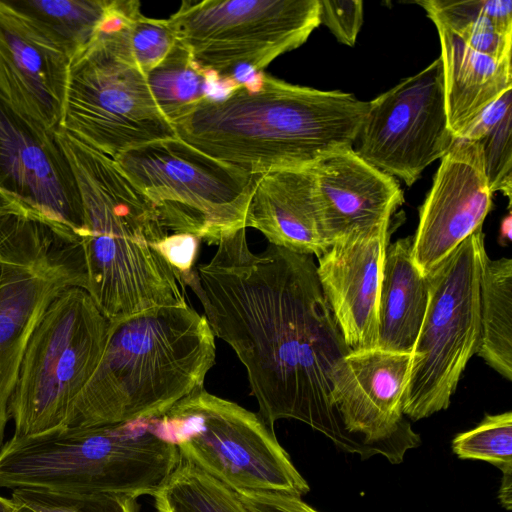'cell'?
<instances>
[{
	"instance_id": "6da1fadb",
	"label": "cell",
	"mask_w": 512,
	"mask_h": 512,
	"mask_svg": "<svg viewBox=\"0 0 512 512\" xmlns=\"http://www.w3.org/2000/svg\"><path fill=\"white\" fill-rule=\"evenodd\" d=\"M183 280L215 337L244 365L264 423L295 419L352 453L333 399L332 375L351 350L333 317L312 256L269 244L254 254L246 228Z\"/></svg>"
},
{
	"instance_id": "7a4b0ae2",
	"label": "cell",
	"mask_w": 512,
	"mask_h": 512,
	"mask_svg": "<svg viewBox=\"0 0 512 512\" xmlns=\"http://www.w3.org/2000/svg\"><path fill=\"white\" fill-rule=\"evenodd\" d=\"M368 102L259 74L225 97L207 98L174 124L177 137L209 156L259 176L308 168L353 146Z\"/></svg>"
},
{
	"instance_id": "3957f363",
	"label": "cell",
	"mask_w": 512,
	"mask_h": 512,
	"mask_svg": "<svg viewBox=\"0 0 512 512\" xmlns=\"http://www.w3.org/2000/svg\"><path fill=\"white\" fill-rule=\"evenodd\" d=\"M56 136L81 197L85 290L102 314L117 322L189 305L185 286L159 250L169 233L151 201L114 159L62 128Z\"/></svg>"
},
{
	"instance_id": "277c9868",
	"label": "cell",
	"mask_w": 512,
	"mask_h": 512,
	"mask_svg": "<svg viewBox=\"0 0 512 512\" xmlns=\"http://www.w3.org/2000/svg\"><path fill=\"white\" fill-rule=\"evenodd\" d=\"M215 355V335L190 305L158 307L110 322L101 359L65 429L159 417L204 387Z\"/></svg>"
},
{
	"instance_id": "5b68a950",
	"label": "cell",
	"mask_w": 512,
	"mask_h": 512,
	"mask_svg": "<svg viewBox=\"0 0 512 512\" xmlns=\"http://www.w3.org/2000/svg\"><path fill=\"white\" fill-rule=\"evenodd\" d=\"M181 459L150 419L61 429L6 442L0 451V487L152 497Z\"/></svg>"
},
{
	"instance_id": "8992f818",
	"label": "cell",
	"mask_w": 512,
	"mask_h": 512,
	"mask_svg": "<svg viewBox=\"0 0 512 512\" xmlns=\"http://www.w3.org/2000/svg\"><path fill=\"white\" fill-rule=\"evenodd\" d=\"M109 329L110 321L81 287H69L52 301L29 340L9 401L11 440L66 428Z\"/></svg>"
},
{
	"instance_id": "52a82bcc",
	"label": "cell",
	"mask_w": 512,
	"mask_h": 512,
	"mask_svg": "<svg viewBox=\"0 0 512 512\" xmlns=\"http://www.w3.org/2000/svg\"><path fill=\"white\" fill-rule=\"evenodd\" d=\"M155 432L181 458L234 491L302 497L310 487L260 417L204 387L151 418Z\"/></svg>"
},
{
	"instance_id": "ba28073f",
	"label": "cell",
	"mask_w": 512,
	"mask_h": 512,
	"mask_svg": "<svg viewBox=\"0 0 512 512\" xmlns=\"http://www.w3.org/2000/svg\"><path fill=\"white\" fill-rule=\"evenodd\" d=\"M0 451L29 340L52 301L69 287L85 290L79 241L47 218L25 212L0 220Z\"/></svg>"
},
{
	"instance_id": "9c48e42d",
	"label": "cell",
	"mask_w": 512,
	"mask_h": 512,
	"mask_svg": "<svg viewBox=\"0 0 512 512\" xmlns=\"http://www.w3.org/2000/svg\"><path fill=\"white\" fill-rule=\"evenodd\" d=\"M482 228L463 240L426 277L429 298L411 353L403 414L412 420L449 407L480 345V289L487 257Z\"/></svg>"
},
{
	"instance_id": "30bf717a",
	"label": "cell",
	"mask_w": 512,
	"mask_h": 512,
	"mask_svg": "<svg viewBox=\"0 0 512 512\" xmlns=\"http://www.w3.org/2000/svg\"><path fill=\"white\" fill-rule=\"evenodd\" d=\"M151 201L163 225L208 245L246 228L255 177L179 137L129 149L114 159Z\"/></svg>"
},
{
	"instance_id": "8fae6325",
	"label": "cell",
	"mask_w": 512,
	"mask_h": 512,
	"mask_svg": "<svg viewBox=\"0 0 512 512\" xmlns=\"http://www.w3.org/2000/svg\"><path fill=\"white\" fill-rule=\"evenodd\" d=\"M168 20L196 63L220 78L241 66L261 71L304 44L320 25V2L186 0Z\"/></svg>"
},
{
	"instance_id": "7c38bea8",
	"label": "cell",
	"mask_w": 512,
	"mask_h": 512,
	"mask_svg": "<svg viewBox=\"0 0 512 512\" xmlns=\"http://www.w3.org/2000/svg\"><path fill=\"white\" fill-rule=\"evenodd\" d=\"M60 128L112 159L129 149L177 137L157 106L146 75L96 42L70 60Z\"/></svg>"
},
{
	"instance_id": "4fadbf2b",
	"label": "cell",
	"mask_w": 512,
	"mask_h": 512,
	"mask_svg": "<svg viewBox=\"0 0 512 512\" xmlns=\"http://www.w3.org/2000/svg\"><path fill=\"white\" fill-rule=\"evenodd\" d=\"M455 139L448 124L438 57L368 102L352 149L374 167L412 186Z\"/></svg>"
},
{
	"instance_id": "5bb4252c",
	"label": "cell",
	"mask_w": 512,
	"mask_h": 512,
	"mask_svg": "<svg viewBox=\"0 0 512 512\" xmlns=\"http://www.w3.org/2000/svg\"><path fill=\"white\" fill-rule=\"evenodd\" d=\"M410 364L411 354L373 348L351 351L335 366L336 411L352 452L362 459L381 455L400 464L421 444L403 414Z\"/></svg>"
},
{
	"instance_id": "9a60e30c",
	"label": "cell",
	"mask_w": 512,
	"mask_h": 512,
	"mask_svg": "<svg viewBox=\"0 0 512 512\" xmlns=\"http://www.w3.org/2000/svg\"><path fill=\"white\" fill-rule=\"evenodd\" d=\"M0 190L82 238L81 197L56 131L17 111L1 94Z\"/></svg>"
},
{
	"instance_id": "2e32d148",
	"label": "cell",
	"mask_w": 512,
	"mask_h": 512,
	"mask_svg": "<svg viewBox=\"0 0 512 512\" xmlns=\"http://www.w3.org/2000/svg\"><path fill=\"white\" fill-rule=\"evenodd\" d=\"M72 53L46 24L0 1V94L46 128H60Z\"/></svg>"
},
{
	"instance_id": "e0dca14e",
	"label": "cell",
	"mask_w": 512,
	"mask_h": 512,
	"mask_svg": "<svg viewBox=\"0 0 512 512\" xmlns=\"http://www.w3.org/2000/svg\"><path fill=\"white\" fill-rule=\"evenodd\" d=\"M440 160L412 238V258L424 276L481 229L492 208L493 193L477 142L456 138Z\"/></svg>"
},
{
	"instance_id": "ac0fdd59",
	"label": "cell",
	"mask_w": 512,
	"mask_h": 512,
	"mask_svg": "<svg viewBox=\"0 0 512 512\" xmlns=\"http://www.w3.org/2000/svg\"><path fill=\"white\" fill-rule=\"evenodd\" d=\"M390 219L355 228L318 258L317 276L351 351L377 348L378 303Z\"/></svg>"
},
{
	"instance_id": "d6986e66",
	"label": "cell",
	"mask_w": 512,
	"mask_h": 512,
	"mask_svg": "<svg viewBox=\"0 0 512 512\" xmlns=\"http://www.w3.org/2000/svg\"><path fill=\"white\" fill-rule=\"evenodd\" d=\"M325 236L333 242L347 232L390 219L404 202L397 180L350 148L330 153L313 166Z\"/></svg>"
},
{
	"instance_id": "ffe728a7",
	"label": "cell",
	"mask_w": 512,
	"mask_h": 512,
	"mask_svg": "<svg viewBox=\"0 0 512 512\" xmlns=\"http://www.w3.org/2000/svg\"><path fill=\"white\" fill-rule=\"evenodd\" d=\"M245 227L287 250L321 257L331 247L321 218L312 166L255 177Z\"/></svg>"
},
{
	"instance_id": "44dd1931",
	"label": "cell",
	"mask_w": 512,
	"mask_h": 512,
	"mask_svg": "<svg viewBox=\"0 0 512 512\" xmlns=\"http://www.w3.org/2000/svg\"><path fill=\"white\" fill-rule=\"evenodd\" d=\"M435 26L441 45L448 124L459 138L488 105L512 88L511 60L480 53L450 29Z\"/></svg>"
},
{
	"instance_id": "7402d4cb",
	"label": "cell",
	"mask_w": 512,
	"mask_h": 512,
	"mask_svg": "<svg viewBox=\"0 0 512 512\" xmlns=\"http://www.w3.org/2000/svg\"><path fill=\"white\" fill-rule=\"evenodd\" d=\"M412 238L386 249L378 303L377 348L411 354L426 313L429 286L413 261Z\"/></svg>"
},
{
	"instance_id": "603a6c76",
	"label": "cell",
	"mask_w": 512,
	"mask_h": 512,
	"mask_svg": "<svg viewBox=\"0 0 512 512\" xmlns=\"http://www.w3.org/2000/svg\"><path fill=\"white\" fill-rule=\"evenodd\" d=\"M93 42L145 75L177 42L168 19L149 18L135 0H110Z\"/></svg>"
},
{
	"instance_id": "cb8c5ba5",
	"label": "cell",
	"mask_w": 512,
	"mask_h": 512,
	"mask_svg": "<svg viewBox=\"0 0 512 512\" xmlns=\"http://www.w3.org/2000/svg\"><path fill=\"white\" fill-rule=\"evenodd\" d=\"M415 3L426 11L435 25L450 29L474 50L498 60H511V0H422Z\"/></svg>"
},
{
	"instance_id": "d4e9b609",
	"label": "cell",
	"mask_w": 512,
	"mask_h": 512,
	"mask_svg": "<svg viewBox=\"0 0 512 512\" xmlns=\"http://www.w3.org/2000/svg\"><path fill=\"white\" fill-rule=\"evenodd\" d=\"M481 335L477 355L512 380V259L486 257L480 289Z\"/></svg>"
},
{
	"instance_id": "484cf974",
	"label": "cell",
	"mask_w": 512,
	"mask_h": 512,
	"mask_svg": "<svg viewBox=\"0 0 512 512\" xmlns=\"http://www.w3.org/2000/svg\"><path fill=\"white\" fill-rule=\"evenodd\" d=\"M219 77L196 63L178 40L165 58L146 73L152 96L174 126L209 96L212 80Z\"/></svg>"
},
{
	"instance_id": "4316f807",
	"label": "cell",
	"mask_w": 512,
	"mask_h": 512,
	"mask_svg": "<svg viewBox=\"0 0 512 512\" xmlns=\"http://www.w3.org/2000/svg\"><path fill=\"white\" fill-rule=\"evenodd\" d=\"M152 497L157 512H252L233 489L183 459Z\"/></svg>"
},
{
	"instance_id": "83f0119b",
	"label": "cell",
	"mask_w": 512,
	"mask_h": 512,
	"mask_svg": "<svg viewBox=\"0 0 512 512\" xmlns=\"http://www.w3.org/2000/svg\"><path fill=\"white\" fill-rule=\"evenodd\" d=\"M459 138L477 142L482 151L488 186L511 202L512 88L488 105Z\"/></svg>"
},
{
	"instance_id": "f1b7e54d",
	"label": "cell",
	"mask_w": 512,
	"mask_h": 512,
	"mask_svg": "<svg viewBox=\"0 0 512 512\" xmlns=\"http://www.w3.org/2000/svg\"><path fill=\"white\" fill-rule=\"evenodd\" d=\"M11 2L50 27L65 42L73 56L93 42L105 18L110 0Z\"/></svg>"
},
{
	"instance_id": "f546056e",
	"label": "cell",
	"mask_w": 512,
	"mask_h": 512,
	"mask_svg": "<svg viewBox=\"0 0 512 512\" xmlns=\"http://www.w3.org/2000/svg\"><path fill=\"white\" fill-rule=\"evenodd\" d=\"M452 450L460 459L486 461L512 472V412L485 415L473 429L457 434Z\"/></svg>"
},
{
	"instance_id": "4dcf8cb0",
	"label": "cell",
	"mask_w": 512,
	"mask_h": 512,
	"mask_svg": "<svg viewBox=\"0 0 512 512\" xmlns=\"http://www.w3.org/2000/svg\"><path fill=\"white\" fill-rule=\"evenodd\" d=\"M11 499L35 512H136V499L110 494H70L15 489Z\"/></svg>"
},
{
	"instance_id": "1f68e13d",
	"label": "cell",
	"mask_w": 512,
	"mask_h": 512,
	"mask_svg": "<svg viewBox=\"0 0 512 512\" xmlns=\"http://www.w3.org/2000/svg\"><path fill=\"white\" fill-rule=\"evenodd\" d=\"M320 24L347 46L355 45L363 23V2L360 0H319Z\"/></svg>"
},
{
	"instance_id": "d6a6232c",
	"label": "cell",
	"mask_w": 512,
	"mask_h": 512,
	"mask_svg": "<svg viewBox=\"0 0 512 512\" xmlns=\"http://www.w3.org/2000/svg\"><path fill=\"white\" fill-rule=\"evenodd\" d=\"M199 243L200 239L194 235L173 233L168 234L159 244L162 256L182 284L183 280L194 269Z\"/></svg>"
},
{
	"instance_id": "836d02e7",
	"label": "cell",
	"mask_w": 512,
	"mask_h": 512,
	"mask_svg": "<svg viewBox=\"0 0 512 512\" xmlns=\"http://www.w3.org/2000/svg\"><path fill=\"white\" fill-rule=\"evenodd\" d=\"M252 512H319L300 497L265 491H235Z\"/></svg>"
},
{
	"instance_id": "e575fe53",
	"label": "cell",
	"mask_w": 512,
	"mask_h": 512,
	"mask_svg": "<svg viewBox=\"0 0 512 512\" xmlns=\"http://www.w3.org/2000/svg\"><path fill=\"white\" fill-rule=\"evenodd\" d=\"M498 498L506 510L510 511L512 509V472L502 474Z\"/></svg>"
},
{
	"instance_id": "d590c367",
	"label": "cell",
	"mask_w": 512,
	"mask_h": 512,
	"mask_svg": "<svg viewBox=\"0 0 512 512\" xmlns=\"http://www.w3.org/2000/svg\"><path fill=\"white\" fill-rule=\"evenodd\" d=\"M27 209L13 198L7 196L0 190V220L12 214L25 212Z\"/></svg>"
},
{
	"instance_id": "8d00e7d4",
	"label": "cell",
	"mask_w": 512,
	"mask_h": 512,
	"mask_svg": "<svg viewBox=\"0 0 512 512\" xmlns=\"http://www.w3.org/2000/svg\"><path fill=\"white\" fill-rule=\"evenodd\" d=\"M511 231H512V216H511V212H509L502 219L501 225H500L498 241L501 245H506L509 241H511Z\"/></svg>"
},
{
	"instance_id": "74e56055",
	"label": "cell",
	"mask_w": 512,
	"mask_h": 512,
	"mask_svg": "<svg viewBox=\"0 0 512 512\" xmlns=\"http://www.w3.org/2000/svg\"><path fill=\"white\" fill-rule=\"evenodd\" d=\"M17 504L8 498H4L0 496V512H14Z\"/></svg>"
},
{
	"instance_id": "f35d334b",
	"label": "cell",
	"mask_w": 512,
	"mask_h": 512,
	"mask_svg": "<svg viewBox=\"0 0 512 512\" xmlns=\"http://www.w3.org/2000/svg\"><path fill=\"white\" fill-rule=\"evenodd\" d=\"M17 504V503H16ZM14 512H35L34 510L30 509L29 507L25 506V505H22V504H17V507L16 509L14 510Z\"/></svg>"
},
{
	"instance_id": "ab89813d",
	"label": "cell",
	"mask_w": 512,
	"mask_h": 512,
	"mask_svg": "<svg viewBox=\"0 0 512 512\" xmlns=\"http://www.w3.org/2000/svg\"><path fill=\"white\" fill-rule=\"evenodd\" d=\"M2 279H3V257H2V253H1V249H0V285L2 283Z\"/></svg>"
}]
</instances>
